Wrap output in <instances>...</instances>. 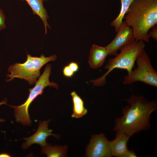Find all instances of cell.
Wrapping results in <instances>:
<instances>
[{
	"label": "cell",
	"instance_id": "obj_1",
	"mask_svg": "<svg viewBox=\"0 0 157 157\" xmlns=\"http://www.w3.org/2000/svg\"><path fill=\"white\" fill-rule=\"evenodd\" d=\"M126 101L123 115L115 120L113 130L123 132L130 137L142 130H148L150 115L157 109L156 100L149 101L144 97L133 94Z\"/></svg>",
	"mask_w": 157,
	"mask_h": 157
},
{
	"label": "cell",
	"instance_id": "obj_2",
	"mask_svg": "<svg viewBox=\"0 0 157 157\" xmlns=\"http://www.w3.org/2000/svg\"><path fill=\"white\" fill-rule=\"evenodd\" d=\"M124 18L135 40L149 42L148 32L157 24V0H135Z\"/></svg>",
	"mask_w": 157,
	"mask_h": 157
},
{
	"label": "cell",
	"instance_id": "obj_3",
	"mask_svg": "<svg viewBox=\"0 0 157 157\" xmlns=\"http://www.w3.org/2000/svg\"><path fill=\"white\" fill-rule=\"evenodd\" d=\"M145 44L142 40H135L129 43L120 50L119 53L113 58L109 59L105 66L107 72L101 76L90 81L94 86L103 85L106 82V77L115 69L126 70L128 74L130 73L138 56L144 50Z\"/></svg>",
	"mask_w": 157,
	"mask_h": 157
},
{
	"label": "cell",
	"instance_id": "obj_4",
	"mask_svg": "<svg viewBox=\"0 0 157 157\" xmlns=\"http://www.w3.org/2000/svg\"><path fill=\"white\" fill-rule=\"evenodd\" d=\"M56 55L46 57L42 54L40 57H34L27 54V59L24 63H15L8 68L7 81H11L15 78L24 79L30 85L35 83L40 76V70L44 65L50 61H54L57 58Z\"/></svg>",
	"mask_w": 157,
	"mask_h": 157
},
{
	"label": "cell",
	"instance_id": "obj_5",
	"mask_svg": "<svg viewBox=\"0 0 157 157\" xmlns=\"http://www.w3.org/2000/svg\"><path fill=\"white\" fill-rule=\"evenodd\" d=\"M51 68L50 65H47L44 72L39 77L34 87L28 89V96L24 104L18 106L9 105L14 108L15 116L17 122H20L24 126H30L32 122L30 118L28 109L31 104L38 96L42 94L44 89L46 87L49 86L58 89V85L56 83L51 82L49 80Z\"/></svg>",
	"mask_w": 157,
	"mask_h": 157
},
{
	"label": "cell",
	"instance_id": "obj_6",
	"mask_svg": "<svg viewBox=\"0 0 157 157\" xmlns=\"http://www.w3.org/2000/svg\"><path fill=\"white\" fill-rule=\"evenodd\" d=\"M136 67L124 78L123 83L130 85L138 81L157 87V73L153 68L149 56L144 50L138 56Z\"/></svg>",
	"mask_w": 157,
	"mask_h": 157
},
{
	"label": "cell",
	"instance_id": "obj_7",
	"mask_svg": "<svg viewBox=\"0 0 157 157\" xmlns=\"http://www.w3.org/2000/svg\"><path fill=\"white\" fill-rule=\"evenodd\" d=\"M113 156L108 140L105 135L101 133L92 135L85 150V156L110 157Z\"/></svg>",
	"mask_w": 157,
	"mask_h": 157
},
{
	"label": "cell",
	"instance_id": "obj_8",
	"mask_svg": "<svg viewBox=\"0 0 157 157\" xmlns=\"http://www.w3.org/2000/svg\"><path fill=\"white\" fill-rule=\"evenodd\" d=\"M114 39L106 47L108 55H116L119 50L135 40L132 29L124 21Z\"/></svg>",
	"mask_w": 157,
	"mask_h": 157
},
{
	"label": "cell",
	"instance_id": "obj_9",
	"mask_svg": "<svg viewBox=\"0 0 157 157\" xmlns=\"http://www.w3.org/2000/svg\"><path fill=\"white\" fill-rule=\"evenodd\" d=\"M51 120L48 119L46 121L39 122L38 127L36 132L31 136L24 138L26 142L22 144L23 149H27L34 144H38L42 147L47 144L46 139L50 135L59 138L58 135L52 133V130L48 129L49 123Z\"/></svg>",
	"mask_w": 157,
	"mask_h": 157
},
{
	"label": "cell",
	"instance_id": "obj_10",
	"mask_svg": "<svg viewBox=\"0 0 157 157\" xmlns=\"http://www.w3.org/2000/svg\"><path fill=\"white\" fill-rule=\"evenodd\" d=\"M116 132L115 139L110 141L112 156L117 157H137L133 151L129 150L127 148V143L130 137L121 131Z\"/></svg>",
	"mask_w": 157,
	"mask_h": 157
},
{
	"label": "cell",
	"instance_id": "obj_11",
	"mask_svg": "<svg viewBox=\"0 0 157 157\" xmlns=\"http://www.w3.org/2000/svg\"><path fill=\"white\" fill-rule=\"evenodd\" d=\"M108 55L106 47L99 46L93 44L90 50L88 63L92 69L100 67Z\"/></svg>",
	"mask_w": 157,
	"mask_h": 157
},
{
	"label": "cell",
	"instance_id": "obj_12",
	"mask_svg": "<svg viewBox=\"0 0 157 157\" xmlns=\"http://www.w3.org/2000/svg\"><path fill=\"white\" fill-rule=\"evenodd\" d=\"M26 1L32 9L34 15H36L42 20L47 33V28H50L47 20L49 18L47 12L44 8L42 0H20Z\"/></svg>",
	"mask_w": 157,
	"mask_h": 157
},
{
	"label": "cell",
	"instance_id": "obj_13",
	"mask_svg": "<svg viewBox=\"0 0 157 157\" xmlns=\"http://www.w3.org/2000/svg\"><path fill=\"white\" fill-rule=\"evenodd\" d=\"M73 103L72 118H79L85 115L87 110L84 106V102L82 98L74 91L71 92Z\"/></svg>",
	"mask_w": 157,
	"mask_h": 157
},
{
	"label": "cell",
	"instance_id": "obj_14",
	"mask_svg": "<svg viewBox=\"0 0 157 157\" xmlns=\"http://www.w3.org/2000/svg\"><path fill=\"white\" fill-rule=\"evenodd\" d=\"M67 148L66 145L52 146L47 143L42 147L41 154H46L48 157H66Z\"/></svg>",
	"mask_w": 157,
	"mask_h": 157
},
{
	"label": "cell",
	"instance_id": "obj_15",
	"mask_svg": "<svg viewBox=\"0 0 157 157\" xmlns=\"http://www.w3.org/2000/svg\"><path fill=\"white\" fill-rule=\"evenodd\" d=\"M135 0H120L121 8L119 13L117 17L110 23L111 26L115 27L116 33L122 25L123 20L130 6Z\"/></svg>",
	"mask_w": 157,
	"mask_h": 157
},
{
	"label": "cell",
	"instance_id": "obj_16",
	"mask_svg": "<svg viewBox=\"0 0 157 157\" xmlns=\"http://www.w3.org/2000/svg\"><path fill=\"white\" fill-rule=\"evenodd\" d=\"M63 75L65 77L70 78L72 77L74 74L68 65L65 66L63 70Z\"/></svg>",
	"mask_w": 157,
	"mask_h": 157
},
{
	"label": "cell",
	"instance_id": "obj_17",
	"mask_svg": "<svg viewBox=\"0 0 157 157\" xmlns=\"http://www.w3.org/2000/svg\"><path fill=\"white\" fill-rule=\"evenodd\" d=\"M6 17L3 10L0 8V31L5 28Z\"/></svg>",
	"mask_w": 157,
	"mask_h": 157
},
{
	"label": "cell",
	"instance_id": "obj_18",
	"mask_svg": "<svg viewBox=\"0 0 157 157\" xmlns=\"http://www.w3.org/2000/svg\"><path fill=\"white\" fill-rule=\"evenodd\" d=\"M149 37H151L154 40L157 41V28L156 26L152 28V29L148 32Z\"/></svg>",
	"mask_w": 157,
	"mask_h": 157
},
{
	"label": "cell",
	"instance_id": "obj_19",
	"mask_svg": "<svg viewBox=\"0 0 157 157\" xmlns=\"http://www.w3.org/2000/svg\"><path fill=\"white\" fill-rule=\"evenodd\" d=\"M68 66L74 73L77 72L79 69L78 64L75 62H70Z\"/></svg>",
	"mask_w": 157,
	"mask_h": 157
},
{
	"label": "cell",
	"instance_id": "obj_20",
	"mask_svg": "<svg viewBox=\"0 0 157 157\" xmlns=\"http://www.w3.org/2000/svg\"><path fill=\"white\" fill-rule=\"evenodd\" d=\"M11 156L9 154L3 153H0V157H10Z\"/></svg>",
	"mask_w": 157,
	"mask_h": 157
},
{
	"label": "cell",
	"instance_id": "obj_21",
	"mask_svg": "<svg viewBox=\"0 0 157 157\" xmlns=\"http://www.w3.org/2000/svg\"><path fill=\"white\" fill-rule=\"evenodd\" d=\"M3 104H7L6 100L4 99L0 103V106ZM5 121V120L4 119L0 118V122H4Z\"/></svg>",
	"mask_w": 157,
	"mask_h": 157
},
{
	"label": "cell",
	"instance_id": "obj_22",
	"mask_svg": "<svg viewBox=\"0 0 157 157\" xmlns=\"http://www.w3.org/2000/svg\"><path fill=\"white\" fill-rule=\"evenodd\" d=\"M43 1H47L48 0H42Z\"/></svg>",
	"mask_w": 157,
	"mask_h": 157
}]
</instances>
